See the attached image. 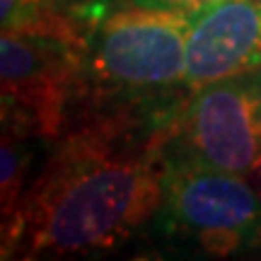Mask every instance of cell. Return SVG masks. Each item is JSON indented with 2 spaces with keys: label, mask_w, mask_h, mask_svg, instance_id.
<instances>
[{
  "label": "cell",
  "mask_w": 261,
  "mask_h": 261,
  "mask_svg": "<svg viewBox=\"0 0 261 261\" xmlns=\"http://www.w3.org/2000/svg\"><path fill=\"white\" fill-rule=\"evenodd\" d=\"M184 254L232 259L261 252V191L252 177L167 148L162 201L150 225Z\"/></svg>",
  "instance_id": "3"
},
{
  "label": "cell",
  "mask_w": 261,
  "mask_h": 261,
  "mask_svg": "<svg viewBox=\"0 0 261 261\" xmlns=\"http://www.w3.org/2000/svg\"><path fill=\"white\" fill-rule=\"evenodd\" d=\"M48 140L32 136L27 130L3 123V145H0V211H3V232L15 225L19 208L24 203L29 184L37 174V155Z\"/></svg>",
  "instance_id": "7"
},
{
  "label": "cell",
  "mask_w": 261,
  "mask_h": 261,
  "mask_svg": "<svg viewBox=\"0 0 261 261\" xmlns=\"http://www.w3.org/2000/svg\"><path fill=\"white\" fill-rule=\"evenodd\" d=\"M198 10L126 3L94 15L85 32L83 97L92 92L99 102H181L189 94L187 41Z\"/></svg>",
  "instance_id": "2"
},
{
  "label": "cell",
  "mask_w": 261,
  "mask_h": 261,
  "mask_svg": "<svg viewBox=\"0 0 261 261\" xmlns=\"http://www.w3.org/2000/svg\"><path fill=\"white\" fill-rule=\"evenodd\" d=\"M261 68V0H218L198 10L187 41L184 87Z\"/></svg>",
  "instance_id": "6"
},
{
  "label": "cell",
  "mask_w": 261,
  "mask_h": 261,
  "mask_svg": "<svg viewBox=\"0 0 261 261\" xmlns=\"http://www.w3.org/2000/svg\"><path fill=\"white\" fill-rule=\"evenodd\" d=\"M167 148L249 177L261 160V68L191 90Z\"/></svg>",
  "instance_id": "5"
},
{
  "label": "cell",
  "mask_w": 261,
  "mask_h": 261,
  "mask_svg": "<svg viewBox=\"0 0 261 261\" xmlns=\"http://www.w3.org/2000/svg\"><path fill=\"white\" fill-rule=\"evenodd\" d=\"M249 177L254 179V184H256V187H259V191H261V160H259V165L254 167V172L249 174Z\"/></svg>",
  "instance_id": "9"
},
{
  "label": "cell",
  "mask_w": 261,
  "mask_h": 261,
  "mask_svg": "<svg viewBox=\"0 0 261 261\" xmlns=\"http://www.w3.org/2000/svg\"><path fill=\"white\" fill-rule=\"evenodd\" d=\"M179 104L97 102L51 140L3 259L116 252L152 225Z\"/></svg>",
  "instance_id": "1"
},
{
  "label": "cell",
  "mask_w": 261,
  "mask_h": 261,
  "mask_svg": "<svg viewBox=\"0 0 261 261\" xmlns=\"http://www.w3.org/2000/svg\"><path fill=\"white\" fill-rule=\"evenodd\" d=\"M130 5H143V8H184V10H198L205 5H213L218 0H126Z\"/></svg>",
  "instance_id": "8"
},
{
  "label": "cell",
  "mask_w": 261,
  "mask_h": 261,
  "mask_svg": "<svg viewBox=\"0 0 261 261\" xmlns=\"http://www.w3.org/2000/svg\"><path fill=\"white\" fill-rule=\"evenodd\" d=\"M85 32L77 27L3 32V123L48 143L61 136L70 104L83 97Z\"/></svg>",
  "instance_id": "4"
}]
</instances>
